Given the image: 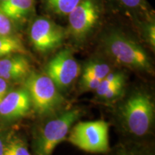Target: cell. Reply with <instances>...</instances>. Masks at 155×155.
<instances>
[{
	"label": "cell",
	"instance_id": "ffe728a7",
	"mask_svg": "<svg viewBox=\"0 0 155 155\" xmlns=\"http://www.w3.org/2000/svg\"><path fill=\"white\" fill-rule=\"evenodd\" d=\"M101 80L96 78L94 75L87 73H83L82 75V82L83 88L88 89V90H96L100 84Z\"/></svg>",
	"mask_w": 155,
	"mask_h": 155
},
{
	"label": "cell",
	"instance_id": "3957f363",
	"mask_svg": "<svg viewBox=\"0 0 155 155\" xmlns=\"http://www.w3.org/2000/svg\"><path fill=\"white\" fill-rule=\"evenodd\" d=\"M25 89L35 110L42 115L55 111L64 101L59 89L46 74L30 72L25 81Z\"/></svg>",
	"mask_w": 155,
	"mask_h": 155
},
{
	"label": "cell",
	"instance_id": "7a4b0ae2",
	"mask_svg": "<svg viewBox=\"0 0 155 155\" xmlns=\"http://www.w3.org/2000/svg\"><path fill=\"white\" fill-rule=\"evenodd\" d=\"M104 6L103 0H81L68 15L67 34L77 44L83 43L99 25Z\"/></svg>",
	"mask_w": 155,
	"mask_h": 155
},
{
	"label": "cell",
	"instance_id": "7402d4cb",
	"mask_svg": "<svg viewBox=\"0 0 155 155\" xmlns=\"http://www.w3.org/2000/svg\"><path fill=\"white\" fill-rule=\"evenodd\" d=\"M5 142L4 141L2 135L0 134V155H4V151H5Z\"/></svg>",
	"mask_w": 155,
	"mask_h": 155
},
{
	"label": "cell",
	"instance_id": "e0dca14e",
	"mask_svg": "<svg viewBox=\"0 0 155 155\" xmlns=\"http://www.w3.org/2000/svg\"><path fill=\"white\" fill-rule=\"evenodd\" d=\"M4 155H31V154L24 141L14 138L5 143Z\"/></svg>",
	"mask_w": 155,
	"mask_h": 155
},
{
	"label": "cell",
	"instance_id": "8fae6325",
	"mask_svg": "<svg viewBox=\"0 0 155 155\" xmlns=\"http://www.w3.org/2000/svg\"><path fill=\"white\" fill-rule=\"evenodd\" d=\"M111 6L129 17L137 26L154 16L147 0H108Z\"/></svg>",
	"mask_w": 155,
	"mask_h": 155
},
{
	"label": "cell",
	"instance_id": "5b68a950",
	"mask_svg": "<svg viewBox=\"0 0 155 155\" xmlns=\"http://www.w3.org/2000/svg\"><path fill=\"white\" fill-rule=\"evenodd\" d=\"M68 140L74 146L86 152H108V123L103 120H96L77 124L70 132Z\"/></svg>",
	"mask_w": 155,
	"mask_h": 155
},
{
	"label": "cell",
	"instance_id": "2e32d148",
	"mask_svg": "<svg viewBox=\"0 0 155 155\" xmlns=\"http://www.w3.org/2000/svg\"><path fill=\"white\" fill-rule=\"evenodd\" d=\"M111 72V68L107 63L99 61H91L86 64L83 73L94 75L96 78L102 80Z\"/></svg>",
	"mask_w": 155,
	"mask_h": 155
},
{
	"label": "cell",
	"instance_id": "6da1fadb",
	"mask_svg": "<svg viewBox=\"0 0 155 155\" xmlns=\"http://www.w3.org/2000/svg\"><path fill=\"white\" fill-rule=\"evenodd\" d=\"M101 42L106 55L116 63L139 71H152V61L146 50L118 29L106 32Z\"/></svg>",
	"mask_w": 155,
	"mask_h": 155
},
{
	"label": "cell",
	"instance_id": "52a82bcc",
	"mask_svg": "<svg viewBox=\"0 0 155 155\" xmlns=\"http://www.w3.org/2000/svg\"><path fill=\"white\" fill-rule=\"evenodd\" d=\"M67 35V30L43 16L35 17L31 22L29 37L38 52L48 53L62 45Z\"/></svg>",
	"mask_w": 155,
	"mask_h": 155
},
{
	"label": "cell",
	"instance_id": "603a6c76",
	"mask_svg": "<svg viewBox=\"0 0 155 155\" xmlns=\"http://www.w3.org/2000/svg\"><path fill=\"white\" fill-rule=\"evenodd\" d=\"M116 155H138L137 154H135V153H133V152H124V151H122V152H120L119 153H117Z\"/></svg>",
	"mask_w": 155,
	"mask_h": 155
},
{
	"label": "cell",
	"instance_id": "277c9868",
	"mask_svg": "<svg viewBox=\"0 0 155 155\" xmlns=\"http://www.w3.org/2000/svg\"><path fill=\"white\" fill-rule=\"evenodd\" d=\"M121 115L131 133L137 137L146 135L154 121V106L152 98L145 93H136L124 104Z\"/></svg>",
	"mask_w": 155,
	"mask_h": 155
},
{
	"label": "cell",
	"instance_id": "30bf717a",
	"mask_svg": "<svg viewBox=\"0 0 155 155\" xmlns=\"http://www.w3.org/2000/svg\"><path fill=\"white\" fill-rule=\"evenodd\" d=\"M30 72V63L25 54H13L0 59V78L7 81L18 80Z\"/></svg>",
	"mask_w": 155,
	"mask_h": 155
},
{
	"label": "cell",
	"instance_id": "d6986e66",
	"mask_svg": "<svg viewBox=\"0 0 155 155\" xmlns=\"http://www.w3.org/2000/svg\"><path fill=\"white\" fill-rule=\"evenodd\" d=\"M14 22L0 9V36L14 35Z\"/></svg>",
	"mask_w": 155,
	"mask_h": 155
},
{
	"label": "cell",
	"instance_id": "44dd1931",
	"mask_svg": "<svg viewBox=\"0 0 155 155\" xmlns=\"http://www.w3.org/2000/svg\"><path fill=\"white\" fill-rule=\"evenodd\" d=\"M9 89L8 83L7 81L4 80L2 78H0V102L3 99L4 97L7 94Z\"/></svg>",
	"mask_w": 155,
	"mask_h": 155
},
{
	"label": "cell",
	"instance_id": "4fadbf2b",
	"mask_svg": "<svg viewBox=\"0 0 155 155\" xmlns=\"http://www.w3.org/2000/svg\"><path fill=\"white\" fill-rule=\"evenodd\" d=\"M50 13L58 16H68L81 0H42Z\"/></svg>",
	"mask_w": 155,
	"mask_h": 155
},
{
	"label": "cell",
	"instance_id": "ba28073f",
	"mask_svg": "<svg viewBox=\"0 0 155 155\" xmlns=\"http://www.w3.org/2000/svg\"><path fill=\"white\" fill-rule=\"evenodd\" d=\"M80 73V66L72 51L64 49L59 51L45 67V73L58 89H65L71 86Z\"/></svg>",
	"mask_w": 155,
	"mask_h": 155
},
{
	"label": "cell",
	"instance_id": "8992f818",
	"mask_svg": "<svg viewBox=\"0 0 155 155\" xmlns=\"http://www.w3.org/2000/svg\"><path fill=\"white\" fill-rule=\"evenodd\" d=\"M81 112L73 109L50 120L37 136L34 144L35 155H52L55 147L65 139Z\"/></svg>",
	"mask_w": 155,
	"mask_h": 155
},
{
	"label": "cell",
	"instance_id": "9a60e30c",
	"mask_svg": "<svg viewBox=\"0 0 155 155\" xmlns=\"http://www.w3.org/2000/svg\"><path fill=\"white\" fill-rule=\"evenodd\" d=\"M124 86V83H113L101 80L96 89V94L103 99H114L121 94Z\"/></svg>",
	"mask_w": 155,
	"mask_h": 155
},
{
	"label": "cell",
	"instance_id": "ac0fdd59",
	"mask_svg": "<svg viewBox=\"0 0 155 155\" xmlns=\"http://www.w3.org/2000/svg\"><path fill=\"white\" fill-rule=\"evenodd\" d=\"M148 44L154 49L155 47V21L154 16L141 22L138 25Z\"/></svg>",
	"mask_w": 155,
	"mask_h": 155
},
{
	"label": "cell",
	"instance_id": "5bb4252c",
	"mask_svg": "<svg viewBox=\"0 0 155 155\" xmlns=\"http://www.w3.org/2000/svg\"><path fill=\"white\" fill-rule=\"evenodd\" d=\"M26 50L17 37L0 36V58L13 54H25Z\"/></svg>",
	"mask_w": 155,
	"mask_h": 155
},
{
	"label": "cell",
	"instance_id": "9c48e42d",
	"mask_svg": "<svg viewBox=\"0 0 155 155\" xmlns=\"http://www.w3.org/2000/svg\"><path fill=\"white\" fill-rule=\"evenodd\" d=\"M32 103L26 89H19L6 94L0 102V116L7 119H15L27 115Z\"/></svg>",
	"mask_w": 155,
	"mask_h": 155
},
{
	"label": "cell",
	"instance_id": "7c38bea8",
	"mask_svg": "<svg viewBox=\"0 0 155 155\" xmlns=\"http://www.w3.org/2000/svg\"><path fill=\"white\" fill-rule=\"evenodd\" d=\"M35 0H7L0 4V9L14 22L26 21L35 13Z\"/></svg>",
	"mask_w": 155,
	"mask_h": 155
},
{
	"label": "cell",
	"instance_id": "cb8c5ba5",
	"mask_svg": "<svg viewBox=\"0 0 155 155\" xmlns=\"http://www.w3.org/2000/svg\"><path fill=\"white\" fill-rule=\"evenodd\" d=\"M7 1V0H0V4H2V2H4Z\"/></svg>",
	"mask_w": 155,
	"mask_h": 155
}]
</instances>
